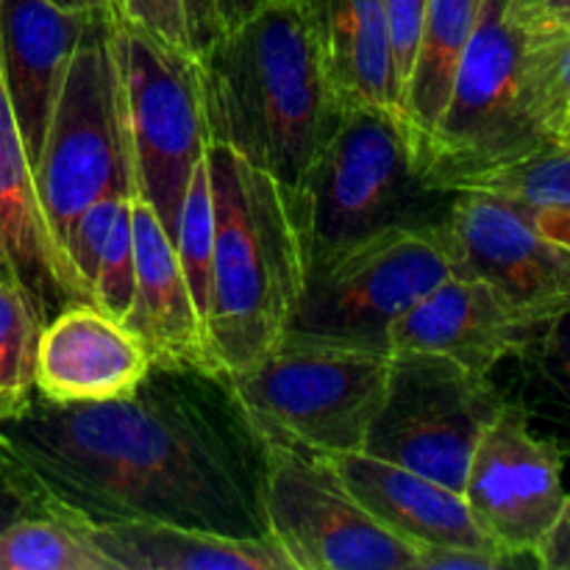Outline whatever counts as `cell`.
<instances>
[{"mask_svg": "<svg viewBox=\"0 0 570 570\" xmlns=\"http://www.w3.org/2000/svg\"><path fill=\"white\" fill-rule=\"evenodd\" d=\"M570 106V37L560 39L540 81V117L557 145V131Z\"/></svg>", "mask_w": 570, "mask_h": 570, "instance_id": "obj_34", "label": "cell"}, {"mask_svg": "<svg viewBox=\"0 0 570 570\" xmlns=\"http://www.w3.org/2000/svg\"><path fill=\"white\" fill-rule=\"evenodd\" d=\"M262 3H265V0H220V26H223V31H226L228 26H234L237 20H243L248 11H254L256 6H262Z\"/></svg>", "mask_w": 570, "mask_h": 570, "instance_id": "obj_40", "label": "cell"}, {"mask_svg": "<svg viewBox=\"0 0 570 570\" xmlns=\"http://www.w3.org/2000/svg\"><path fill=\"white\" fill-rule=\"evenodd\" d=\"M540 328L538 317L488 282L454 271L395 323L390 351L440 354L476 373H493L501 362L518 360Z\"/></svg>", "mask_w": 570, "mask_h": 570, "instance_id": "obj_14", "label": "cell"}, {"mask_svg": "<svg viewBox=\"0 0 570 570\" xmlns=\"http://www.w3.org/2000/svg\"><path fill=\"white\" fill-rule=\"evenodd\" d=\"M523 206L529 209L532 220L538 223L540 232L549 234L554 243H560L562 248L570 250V209H562V206Z\"/></svg>", "mask_w": 570, "mask_h": 570, "instance_id": "obj_39", "label": "cell"}, {"mask_svg": "<svg viewBox=\"0 0 570 570\" xmlns=\"http://www.w3.org/2000/svg\"><path fill=\"white\" fill-rule=\"evenodd\" d=\"M48 507L50 501L45 499L31 473L20 465V460L0 440V532L17 518L48 510Z\"/></svg>", "mask_w": 570, "mask_h": 570, "instance_id": "obj_32", "label": "cell"}, {"mask_svg": "<svg viewBox=\"0 0 570 570\" xmlns=\"http://www.w3.org/2000/svg\"><path fill=\"white\" fill-rule=\"evenodd\" d=\"M384 26H387L390 61H393L395 100L401 104L412 65H415L417 42H421L423 20H426L429 0H382Z\"/></svg>", "mask_w": 570, "mask_h": 570, "instance_id": "obj_31", "label": "cell"}, {"mask_svg": "<svg viewBox=\"0 0 570 570\" xmlns=\"http://www.w3.org/2000/svg\"><path fill=\"white\" fill-rule=\"evenodd\" d=\"M131 215L137 278L131 309L122 323L148 345L154 362L220 373L212 360L206 323L189 293L170 234L142 198H131Z\"/></svg>", "mask_w": 570, "mask_h": 570, "instance_id": "obj_17", "label": "cell"}, {"mask_svg": "<svg viewBox=\"0 0 570 570\" xmlns=\"http://www.w3.org/2000/svg\"><path fill=\"white\" fill-rule=\"evenodd\" d=\"M482 3L484 0H429L415 65L399 104V115L410 134L421 170L426 167L429 142L449 104Z\"/></svg>", "mask_w": 570, "mask_h": 570, "instance_id": "obj_22", "label": "cell"}, {"mask_svg": "<svg viewBox=\"0 0 570 570\" xmlns=\"http://www.w3.org/2000/svg\"><path fill=\"white\" fill-rule=\"evenodd\" d=\"M0 570H115L89 523L50 504L0 532Z\"/></svg>", "mask_w": 570, "mask_h": 570, "instance_id": "obj_23", "label": "cell"}, {"mask_svg": "<svg viewBox=\"0 0 570 570\" xmlns=\"http://www.w3.org/2000/svg\"><path fill=\"white\" fill-rule=\"evenodd\" d=\"M209 142L237 150L289 195L348 106L295 0H265L198 53Z\"/></svg>", "mask_w": 570, "mask_h": 570, "instance_id": "obj_2", "label": "cell"}, {"mask_svg": "<svg viewBox=\"0 0 570 570\" xmlns=\"http://www.w3.org/2000/svg\"><path fill=\"white\" fill-rule=\"evenodd\" d=\"M109 20L126 22L159 42L195 53L184 0H109Z\"/></svg>", "mask_w": 570, "mask_h": 570, "instance_id": "obj_30", "label": "cell"}, {"mask_svg": "<svg viewBox=\"0 0 570 570\" xmlns=\"http://www.w3.org/2000/svg\"><path fill=\"white\" fill-rule=\"evenodd\" d=\"M215 198L206 337L220 373L243 371L284 337L306 282L289 193L220 142L206 148Z\"/></svg>", "mask_w": 570, "mask_h": 570, "instance_id": "obj_3", "label": "cell"}, {"mask_svg": "<svg viewBox=\"0 0 570 570\" xmlns=\"http://www.w3.org/2000/svg\"><path fill=\"white\" fill-rule=\"evenodd\" d=\"M45 315L31 295L0 278V426L20 417L37 399V348Z\"/></svg>", "mask_w": 570, "mask_h": 570, "instance_id": "obj_24", "label": "cell"}, {"mask_svg": "<svg viewBox=\"0 0 570 570\" xmlns=\"http://www.w3.org/2000/svg\"><path fill=\"white\" fill-rule=\"evenodd\" d=\"M527 376V401L570 399V306L543 323L518 356Z\"/></svg>", "mask_w": 570, "mask_h": 570, "instance_id": "obj_28", "label": "cell"}, {"mask_svg": "<svg viewBox=\"0 0 570 570\" xmlns=\"http://www.w3.org/2000/svg\"><path fill=\"white\" fill-rule=\"evenodd\" d=\"M504 401L493 373L401 351L390 362L384 404L362 451L462 493L473 451Z\"/></svg>", "mask_w": 570, "mask_h": 570, "instance_id": "obj_10", "label": "cell"}, {"mask_svg": "<svg viewBox=\"0 0 570 570\" xmlns=\"http://www.w3.org/2000/svg\"><path fill=\"white\" fill-rule=\"evenodd\" d=\"M295 3L321 42L343 104L348 109L387 106L399 111L382 0H295Z\"/></svg>", "mask_w": 570, "mask_h": 570, "instance_id": "obj_21", "label": "cell"}, {"mask_svg": "<svg viewBox=\"0 0 570 570\" xmlns=\"http://www.w3.org/2000/svg\"><path fill=\"white\" fill-rule=\"evenodd\" d=\"M557 42L532 37L510 0H484L429 142V187L451 193L462 178L557 148L540 117V81Z\"/></svg>", "mask_w": 570, "mask_h": 570, "instance_id": "obj_4", "label": "cell"}, {"mask_svg": "<svg viewBox=\"0 0 570 570\" xmlns=\"http://www.w3.org/2000/svg\"><path fill=\"white\" fill-rule=\"evenodd\" d=\"M92 17L53 0H0V76L31 167L42 150L72 50Z\"/></svg>", "mask_w": 570, "mask_h": 570, "instance_id": "obj_16", "label": "cell"}, {"mask_svg": "<svg viewBox=\"0 0 570 570\" xmlns=\"http://www.w3.org/2000/svg\"><path fill=\"white\" fill-rule=\"evenodd\" d=\"M178 262H181L184 278L189 284L195 306L206 323L212 287V259H215V198H212L209 161L204 159L195 165L193 178L187 184L181 215H178L176 234H173Z\"/></svg>", "mask_w": 570, "mask_h": 570, "instance_id": "obj_25", "label": "cell"}, {"mask_svg": "<svg viewBox=\"0 0 570 570\" xmlns=\"http://www.w3.org/2000/svg\"><path fill=\"white\" fill-rule=\"evenodd\" d=\"M510 568H540V560L538 554L465 549V546L417 549V570H510Z\"/></svg>", "mask_w": 570, "mask_h": 570, "instance_id": "obj_33", "label": "cell"}, {"mask_svg": "<svg viewBox=\"0 0 570 570\" xmlns=\"http://www.w3.org/2000/svg\"><path fill=\"white\" fill-rule=\"evenodd\" d=\"M0 440L50 504L87 523L159 521L265 538V438L228 376L154 362L126 399L31 406Z\"/></svg>", "mask_w": 570, "mask_h": 570, "instance_id": "obj_1", "label": "cell"}, {"mask_svg": "<svg viewBox=\"0 0 570 570\" xmlns=\"http://www.w3.org/2000/svg\"><path fill=\"white\" fill-rule=\"evenodd\" d=\"M529 410V415H540L554 426V440L566 456H570V399H560V401H529L523 404Z\"/></svg>", "mask_w": 570, "mask_h": 570, "instance_id": "obj_38", "label": "cell"}, {"mask_svg": "<svg viewBox=\"0 0 570 570\" xmlns=\"http://www.w3.org/2000/svg\"><path fill=\"white\" fill-rule=\"evenodd\" d=\"M150 367L148 345L126 323L89 301H72L39 334L37 395L50 404L126 399Z\"/></svg>", "mask_w": 570, "mask_h": 570, "instance_id": "obj_15", "label": "cell"}, {"mask_svg": "<svg viewBox=\"0 0 570 570\" xmlns=\"http://www.w3.org/2000/svg\"><path fill=\"white\" fill-rule=\"evenodd\" d=\"M0 265L33 298L45 323L81 301L39 209L33 167L0 76Z\"/></svg>", "mask_w": 570, "mask_h": 570, "instance_id": "obj_19", "label": "cell"}, {"mask_svg": "<svg viewBox=\"0 0 570 570\" xmlns=\"http://www.w3.org/2000/svg\"><path fill=\"white\" fill-rule=\"evenodd\" d=\"M443 228L456 271L488 282L540 323L570 306V250L540 232L521 200L460 189Z\"/></svg>", "mask_w": 570, "mask_h": 570, "instance_id": "obj_13", "label": "cell"}, {"mask_svg": "<svg viewBox=\"0 0 570 570\" xmlns=\"http://www.w3.org/2000/svg\"><path fill=\"white\" fill-rule=\"evenodd\" d=\"M566 451L534 432L523 401H504L465 473V504L499 549L538 554L566 504Z\"/></svg>", "mask_w": 570, "mask_h": 570, "instance_id": "obj_12", "label": "cell"}, {"mask_svg": "<svg viewBox=\"0 0 570 570\" xmlns=\"http://www.w3.org/2000/svg\"><path fill=\"white\" fill-rule=\"evenodd\" d=\"M115 570H295L282 546L159 521L89 523Z\"/></svg>", "mask_w": 570, "mask_h": 570, "instance_id": "obj_20", "label": "cell"}, {"mask_svg": "<svg viewBox=\"0 0 570 570\" xmlns=\"http://www.w3.org/2000/svg\"><path fill=\"white\" fill-rule=\"evenodd\" d=\"M454 271L443 220L382 228L306 271L284 334L393 354L395 323Z\"/></svg>", "mask_w": 570, "mask_h": 570, "instance_id": "obj_7", "label": "cell"}, {"mask_svg": "<svg viewBox=\"0 0 570 570\" xmlns=\"http://www.w3.org/2000/svg\"><path fill=\"white\" fill-rule=\"evenodd\" d=\"M460 189H482L529 206L570 209V150L549 148L512 165L476 173L456 181L451 193Z\"/></svg>", "mask_w": 570, "mask_h": 570, "instance_id": "obj_26", "label": "cell"}, {"mask_svg": "<svg viewBox=\"0 0 570 570\" xmlns=\"http://www.w3.org/2000/svg\"><path fill=\"white\" fill-rule=\"evenodd\" d=\"M72 11H87V14H106L109 17V0H53Z\"/></svg>", "mask_w": 570, "mask_h": 570, "instance_id": "obj_41", "label": "cell"}, {"mask_svg": "<svg viewBox=\"0 0 570 570\" xmlns=\"http://www.w3.org/2000/svg\"><path fill=\"white\" fill-rule=\"evenodd\" d=\"M538 560L543 570H570V493L566 495L560 518L540 543Z\"/></svg>", "mask_w": 570, "mask_h": 570, "instance_id": "obj_37", "label": "cell"}, {"mask_svg": "<svg viewBox=\"0 0 570 570\" xmlns=\"http://www.w3.org/2000/svg\"><path fill=\"white\" fill-rule=\"evenodd\" d=\"M289 204L309 271L382 228L443 220L451 193L426 184L399 111L351 106Z\"/></svg>", "mask_w": 570, "mask_h": 570, "instance_id": "obj_5", "label": "cell"}, {"mask_svg": "<svg viewBox=\"0 0 570 570\" xmlns=\"http://www.w3.org/2000/svg\"><path fill=\"white\" fill-rule=\"evenodd\" d=\"M510 9L532 37H570V0H510Z\"/></svg>", "mask_w": 570, "mask_h": 570, "instance_id": "obj_35", "label": "cell"}, {"mask_svg": "<svg viewBox=\"0 0 570 570\" xmlns=\"http://www.w3.org/2000/svg\"><path fill=\"white\" fill-rule=\"evenodd\" d=\"M267 534L295 570H417V551L390 532L332 462L265 440Z\"/></svg>", "mask_w": 570, "mask_h": 570, "instance_id": "obj_11", "label": "cell"}, {"mask_svg": "<svg viewBox=\"0 0 570 570\" xmlns=\"http://www.w3.org/2000/svg\"><path fill=\"white\" fill-rule=\"evenodd\" d=\"M134 278H137V256H134L131 198H122V204L117 206L115 223L106 234L104 250H100L98 273H95L92 289H89V304L117 321H126L134 301Z\"/></svg>", "mask_w": 570, "mask_h": 570, "instance_id": "obj_27", "label": "cell"}, {"mask_svg": "<svg viewBox=\"0 0 570 570\" xmlns=\"http://www.w3.org/2000/svg\"><path fill=\"white\" fill-rule=\"evenodd\" d=\"M109 37L134 198L150 204L173 239L189 178L209 148L198 53L126 22H111Z\"/></svg>", "mask_w": 570, "mask_h": 570, "instance_id": "obj_8", "label": "cell"}, {"mask_svg": "<svg viewBox=\"0 0 570 570\" xmlns=\"http://www.w3.org/2000/svg\"><path fill=\"white\" fill-rule=\"evenodd\" d=\"M122 198H131V195H109V198L92 204L72 223L70 234H67L65 262L81 301H89V289H92L95 273H98L100 250H104L106 234L115 223L117 206L122 204Z\"/></svg>", "mask_w": 570, "mask_h": 570, "instance_id": "obj_29", "label": "cell"}, {"mask_svg": "<svg viewBox=\"0 0 570 570\" xmlns=\"http://www.w3.org/2000/svg\"><path fill=\"white\" fill-rule=\"evenodd\" d=\"M557 148L570 150V106H568L566 117H562V122H560V131H557Z\"/></svg>", "mask_w": 570, "mask_h": 570, "instance_id": "obj_42", "label": "cell"}, {"mask_svg": "<svg viewBox=\"0 0 570 570\" xmlns=\"http://www.w3.org/2000/svg\"><path fill=\"white\" fill-rule=\"evenodd\" d=\"M390 362L393 354L382 351L284 334L228 384L262 438L334 456L365 449Z\"/></svg>", "mask_w": 570, "mask_h": 570, "instance_id": "obj_6", "label": "cell"}, {"mask_svg": "<svg viewBox=\"0 0 570 570\" xmlns=\"http://www.w3.org/2000/svg\"><path fill=\"white\" fill-rule=\"evenodd\" d=\"M109 31V17L95 14L78 39L33 165L39 209L61 259L72 223L89 206L109 195L134 198Z\"/></svg>", "mask_w": 570, "mask_h": 570, "instance_id": "obj_9", "label": "cell"}, {"mask_svg": "<svg viewBox=\"0 0 570 570\" xmlns=\"http://www.w3.org/2000/svg\"><path fill=\"white\" fill-rule=\"evenodd\" d=\"M351 493L390 529L417 549L465 546L504 551L476 527L465 495L387 460L348 451L326 456Z\"/></svg>", "mask_w": 570, "mask_h": 570, "instance_id": "obj_18", "label": "cell"}, {"mask_svg": "<svg viewBox=\"0 0 570 570\" xmlns=\"http://www.w3.org/2000/svg\"><path fill=\"white\" fill-rule=\"evenodd\" d=\"M0 278H9V273H6L3 265H0Z\"/></svg>", "mask_w": 570, "mask_h": 570, "instance_id": "obj_43", "label": "cell"}, {"mask_svg": "<svg viewBox=\"0 0 570 570\" xmlns=\"http://www.w3.org/2000/svg\"><path fill=\"white\" fill-rule=\"evenodd\" d=\"M187 3L189 37H193L195 53H204L217 37H220V0H184Z\"/></svg>", "mask_w": 570, "mask_h": 570, "instance_id": "obj_36", "label": "cell"}]
</instances>
